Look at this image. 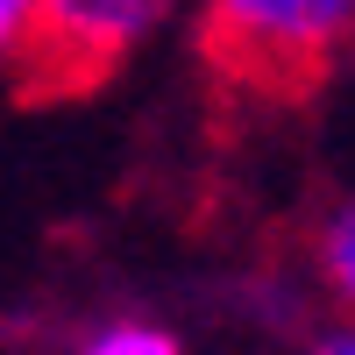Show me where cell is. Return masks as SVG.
Masks as SVG:
<instances>
[{"instance_id":"cell-1","label":"cell","mask_w":355,"mask_h":355,"mask_svg":"<svg viewBox=\"0 0 355 355\" xmlns=\"http://www.w3.org/2000/svg\"><path fill=\"white\" fill-rule=\"evenodd\" d=\"M192 50L220 100L306 107L355 50V0H206Z\"/></svg>"},{"instance_id":"cell-2","label":"cell","mask_w":355,"mask_h":355,"mask_svg":"<svg viewBox=\"0 0 355 355\" xmlns=\"http://www.w3.org/2000/svg\"><path fill=\"white\" fill-rule=\"evenodd\" d=\"M171 0H28L8 43V93L21 107H71L93 100L114 71L150 43Z\"/></svg>"},{"instance_id":"cell-3","label":"cell","mask_w":355,"mask_h":355,"mask_svg":"<svg viewBox=\"0 0 355 355\" xmlns=\"http://www.w3.org/2000/svg\"><path fill=\"white\" fill-rule=\"evenodd\" d=\"M320 270H327V284L355 306V206H348L327 234H320Z\"/></svg>"},{"instance_id":"cell-4","label":"cell","mask_w":355,"mask_h":355,"mask_svg":"<svg viewBox=\"0 0 355 355\" xmlns=\"http://www.w3.org/2000/svg\"><path fill=\"white\" fill-rule=\"evenodd\" d=\"M85 355H185L164 327H142V320H121V327H107Z\"/></svg>"},{"instance_id":"cell-5","label":"cell","mask_w":355,"mask_h":355,"mask_svg":"<svg viewBox=\"0 0 355 355\" xmlns=\"http://www.w3.org/2000/svg\"><path fill=\"white\" fill-rule=\"evenodd\" d=\"M21 15H28V0H0V57H8V43H15Z\"/></svg>"},{"instance_id":"cell-6","label":"cell","mask_w":355,"mask_h":355,"mask_svg":"<svg viewBox=\"0 0 355 355\" xmlns=\"http://www.w3.org/2000/svg\"><path fill=\"white\" fill-rule=\"evenodd\" d=\"M313 355H355V334H334V341H320Z\"/></svg>"}]
</instances>
